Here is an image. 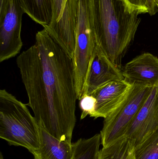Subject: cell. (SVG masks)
I'll return each mask as SVG.
<instances>
[{"mask_svg": "<svg viewBox=\"0 0 158 159\" xmlns=\"http://www.w3.org/2000/svg\"><path fill=\"white\" fill-rule=\"evenodd\" d=\"M95 98L92 95L83 94L79 100V107L82 111L80 119L85 118L89 116L92 117L95 110Z\"/></svg>", "mask_w": 158, "mask_h": 159, "instance_id": "2e32d148", "label": "cell"}, {"mask_svg": "<svg viewBox=\"0 0 158 159\" xmlns=\"http://www.w3.org/2000/svg\"><path fill=\"white\" fill-rule=\"evenodd\" d=\"M53 15L52 22L48 27L45 28L48 34L51 33L58 22L60 21L65 12L64 0H52Z\"/></svg>", "mask_w": 158, "mask_h": 159, "instance_id": "e0dca14e", "label": "cell"}, {"mask_svg": "<svg viewBox=\"0 0 158 159\" xmlns=\"http://www.w3.org/2000/svg\"><path fill=\"white\" fill-rule=\"evenodd\" d=\"M96 45L88 0H79L73 59L78 100H80L82 96L86 72Z\"/></svg>", "mask_w": 158, "mask_h": 159, "instance_id": "5b68a950", "label": "cell"}, {"mask_svg": "<svg viewBox=\"0 0 158 159\" xmlns=\"http://www.w3.org/2000/svg\"><path fill=\"white\" fill-rule=\"evenodd\" d=\"M131 87L124 80L111 81L94 91L90 94L96 100L92 117H106L124 100Z\"/></svg>", "mask_w": 158, "mask_h": 159, "instance_id": "30bf717a", "label": "cell"}, {"mask_svg": "<svg viewBox=\"0 0 158 159\" xmlns=\"http://www.w3.org/2000/svg\"><path fill=\"white\" fill-rule=\"evenodd\" d=\"M0 159H4L3 157L2 154V153H0Z\"/></svg>", "mask_w": 158, "mask_h": 159, "instance_id": "44dd1931", "label": "cell"}, {"mask_svg": "<svg viewBox=\"0 0 158 159\" xmlns=\"http://www.w3.org/2000/svg\"><path fill=\"white\" fill-rule=\"evenodd\" d=\"M153 89L133 85L119 105L104 118V125L100 134L103 148L125 137L128 128Z\"/></svg>", "mask_w": 158, "mask_h": 159, "instance_id": "277c9868", "label": "cell"}, {"mask_svg": "<svg viewBox=\"0 0 158 159\" xmlns=\"http://www.w3.org/2000/svg\"><path fill=\"white\" fill-rule=\"evenodd\" d=\"M147 7L148 8V13L151 16L156 15L158 12V9L156 0H147Z\"/></svg>", "mask_w": 158, "mask_h": 159, "instance_id": "d6986e66", "label": "cell"}, {"mask_svg": "<svg viewBox=\"0 0 158 159\" xmlns=\"http://www.w3.org/2000/svg\"><path fill=\"white\" fill-rule=\"evenodd\" d=\"M127 10L138 15L148 13L147 0H121Z\"/></svg>", "mask_w": 158, "mask_h": 159, "instance_id": "ac0fdd59", "label": "cell"}, {"mask_svg": "<svg viewBox=\"0 0 158 159\" xmlns=\"http://www.w3.org/2000/svg\"><path fill=\"white\" fill-rule=\"evenodd\" d=\"M101 144L100 134L89 139H80L72 143L73 159H98Z\"/></svg>", "mask_w": 158, "mask_h": 159, "instance_id": "5bb4252c", "label": "cell"}, {"mask_svg": "<svg viewBox=\"0 0 158 159\" xmlns=\"http://www.w3.org/2000/svg\"><path fill=\"white\" fill-rule=\"evenodd\" d=\"M96 44L121 68L133 42L141 19L129 12L121 0H88Z\"/></svg>", "mask_w": 158, "mask_h": 159, "instance_id": "7a4b0ae2", "label": "cell"}, {"mask_svg": "<svg viewBox=\"0 0 158 159\" xmlns=\"http://www.w3.org/2000/svg\"><path fill=\"white\" fill-rule=\"evenodd\" d=\"M124 80L132 86H158V58L149 53L141 54L122 70Z\"/></svg>", "mask_w": 158, "mask_h": 159, "instance_id": "9c48e42d", "label": "cell"}, {"mask_svg": "<svg viewBox=\"0 0 158 159\" xmlns=\"http://www.w3.org/2000/svg\"><path fill=\"white\" fill-rule=\"evenodd\" d=\"M156 4L157 7L158 9V0H156Z\"/></svg>", "mask_w": 158, "mask_h": 159, "instance_id": "7402d4cb", "label": "cell"}, {"mask_svg": "<svg viewBox=\"0 0 158 159\" xmlns=\"http://www.w3.org/2000/svg\"><path fill=\"white\" fill-rule=\"evenodd\" d=\"M122 80H124V78L121 68L113 63L96 44L89 61L83 95H90L109 82Z\"/></svg>", "mask_w": 158, "mask_h": 159, "instance_id": "52a82bcc", "label": "cell"}, {"mask_svg": "<svg viewBox=\"0 0 158 159\" xmlns=\"http://www.w3.org/2000/svg\"><path fill=\"white\" fill-rule=\"evenodd\" d=\"M27 105L4 89L0 90V138L32 154L40 148V125Z\"/></svg>", "mask_w": 158, "mask_h": 159, "instance_id": "3957f363", "label": "cell"}, {"mask_svg": "<svg viewBox=\"0 0 158 159\" xmlns=\"http://www.w3.org/2000/svg\"><path fill=\"white\" fill-rule=\"evenodd\" d=\"M39 125L40 146L39 149L32 154L34 159H73L72 143L56 139Z\"/></svg>", "mask_w": 158, "mask_h": 159, "instance_id": "8fae6325", "label": "cell"}, {"mask_svg": "<svg viewBox=\"0 0 158 159\" xmlns=\"http://www.w3.org/2000/svg\"><path fill=\"white\" fill-rule=\"evenodd\" d=\"M135 159H158V130L135 147Z\"/></svg>", "mask_w": 158, "mask_h": 159, "instance_id": "9a60e30c", "label": "cell"}, {"mask_svg": "<svg viewBox=\"0 0 158 159\" xmlns=\"http://www.w3.org/2000/svg\"><path fill=\"white\" fill-rule=\"evenodd\" d=\"M156 89H157V96H158V86L157 87Z\"/></svg>", "mask_w": 158, "mask_h": 159, "instance_id": "603a6c76", "label": "cell"}, {"mask_svg": "<svg viewBox=\"0 0 158 159\" xmlns=\"http://www.w3.org/2000/svg\"><path fill=\"white\" fill-rule=\"evenodd\" d=\"M28 105L38 123L56 139L71 144L77 99L73 59L45 29L17 58Z\"/></svg>", "mask_w": 158, "mask_h": 159, "instance_id": "6da1fadb", "label": "cell"}, {"mask_svg": "<svg viewBox=\"0 0 158 159\" xmlns=\"http://www.w3.org/2000/svg\"><path fill=\"white\" fill-rule=\"evenodd\" d=\"M24 13L44 29L52 22L53 15L52 0H18Z\"/></svg>", "mask_w": 158, "mask_h": 159, "instance_id": "7c38bea8", "label": "cell"}, {"mask_svg": "<svg viewBox=\"0 0 158 159\" xmlns=\"http://www.w3.org/2000/svg\"><path fill=\"white\" fill-rule=\"evenodd\" d=\"M68 0H64V6L65 8H66V4Z\"/></svg>", "mask_w": 158, "mask_h": 159, "instance_id": "ffe728a7", "label": "cell"}, {"mask_svg": "<svg viewBox=\"0 0 158 159\" xmlns=\"http://www.w3.org/2000/svg\"><path fill=\"white\" fill-rule=\"evenodd\" d=\"M18 0H0V62L19 54L23 46L21 37L24 14Z\"/></svg>", "mask_w": 158, "mask_h": 159, "instance_id": "8992f818", "label": "cell"}, {"mask_svg": "<svg viewBox=\"0 0 158 159\" xmlns=\"http://www.w3.org/2000/svg\"><path fill=\"white\" fill-rule=\"evenodd\" d=\"M133 143L126 137L100 149L98 159H135Z\"/></svg>", "mask_w": 158, "mask_h": 159, "instance_id": "4fadbf2b", "label": "cell"}, {"mask_svg": "<svg viewBox=\"0 0 158 159\" xmlns=\"http://www.w3.org/2000/svg\"><path fill=\"white\" fill-rule=\"evenodd\" d=\"M157 87L153 88L149 97L129 126L125 137L135 147L158 130V97Z\"/></svg>", "mask_w": 158, "mask_h": 159, "instance_id": "ba28073f", "label": "cell"}]
</instances>
